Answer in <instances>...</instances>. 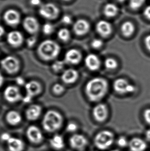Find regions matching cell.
I'll return each mask as SVG.
<instances>
[{"label": "cell", "instance_id": "1", "mask_svg": "<svg viewBox=\"0 0 150 151\" xmlns=\"http://www.w3.org/2000/svg\"><path fill=\"white\" fill-rule=\"evenodd\" d=\"M108 83L104 78H95L89 80L85 86V93L89 100L97 102L103 98L108 92Z\"/></svg>", "mask_w": 150, "mask_h": 151}, {"label": "cell", "instance_id": "2", "mask_svg": "<svg viewBox=\"0 0 150 151\" xmlns=\"http://www.w3.org/2000/svg\"><path fill=\"white\" fill-rule=\"evenodd\" d=\"M60 52V47L52 40H45L40 44L38 48L39 56L45 60L55 59Z\"/></svg>", "mask_w": 150, "mask_h": 151}, {"label": "cell", "instance_id": "3", "mask_svg": "<svg viewBox=\"0 0 150 151\" xmlns=\"http://www.w3.org/2000/svg\"><path fill=\"white\" fill-rule=\"evenodd\" d=\"M63 123L61 114L54 110H50L45 114L43 120V126L45 130L53 132L60 128Z\"/></svg>", "mask_w": 150, "mask_h": 151}, {"label": "cell", "instance_id": "4", "mask_svg": "<svg viewBox=\"0 0 150 151\" xmlns=\"http://www.w3.org/2000/svg\"><path fill=\"white\" fill-rule=\"evenodd\" d=\"M114 136L113 134L109 131L100 132L96 136L94 143L99 149L104 150L110 147L113 143Z\"/></svg>", "mask_w": 150, "mask_h": 151}, {"label": "cell", "instance_id": "5", "mask_svg": "<svg viewBox=\"0 0 150 151\" xmlns=\"http://www.w3.org/2000/svg\"><path fill=\"white\" fill-rule=\"evenodd\" d=\"M39 14L44 18L53 20L58 16L59 9L57 6L52 3L42 4L39 9Z\"/></svg>", "mask_w": 150, "mask_h": 151}, {"label": "cell", "instance_id": "6", "mask_svg": "<svg viewBox=\"0 0 150 151\" xmlns=\"http://www.w3.org/2000/svg\"><path fill=\"white\" fill-rule=\"evenodd\" d=\"M1 65L3 69L9 74L16 73L20 67L18 59L12 56L4 57L1 61Z\"/></svg>", "mask_w": 150, "mask_h": 151}, {"label": "cell", "instance_id": "7", "mask_svg": "<svg viewBox=\"0 0 150 151\" xmlns=\"http://www.w3.org/2000/svg\"><path fill=\"white\" fill-rule=\"evenodd\" d=\"M114 88L116 92L121 93H128L134 92L136 90L135 86L130 84L124 78H118L114 81Z\"/></svg>", "mask_w": 150, "mask_h": 151}, {"label": "cell", "instance_id": "8", "mask_svg": "<svg viewBox=\"0 0 150 151\" xmlns=\"http://www.w3.org/2000/svg\"><path fill=\"white\" fill-rule=\"evenodd\" d=\"M5 99L10 103H15L22 99L20 91L16 86H8L4 92Z\"/></svg>", "mask_w": 150, "mask_h": 151}, {"label": "cell", "instance_id": "9", "mask_svg": "<svg viewBox=\"0 0 150 151\" xmlns=\"http://www.w3.org/2000/svg\"><path fill=\"white\" fill-rule=\"evenodd\" d=\"M69 143L74 149L83 150L87 146L88 141L83 135L75 134L70 138Z\"/></svg>", "mask_w": 150, "mask_h": 151}, {"label": "cell", "instance_id": "10", "mask_svg": "<svg viewBox=\"0 0 150 151\" xmlns=\"http://www.w3.org/2000/svg\"><path fill=\"white\" fill-rule=\"evenodd\" d=\"M3 17L5 22L12 27L16 26L20 22L21 17L19 13L12 9H8L5 12Z\"/></svg>", "mask_w": 150, "mask_h": 151}, {"label": "cell", "instance_id": "11", "mask_svg": "<svg viewBox=\"0 0 150 151\" xmlns=\"http://www.w3.org/2000/svg\"><path fill=\"white\" fill-rule=\"evenodd\" d=\"M93 114L96 120L100 122H104L108 117V108L104 104H98L94 108Z\"/></svg>", "mask_w": 150, "mask_h": 151}, {"label": "cell", "instance_id": "12", "mask_svg": "<svg viewBox=\"0 0 150 151\" xmlns=\"http://www.w3.org/2000/svg\"><path fill=\"white\" fill-rule=\"evenodd\" d=\"M25 29L31 34L37 33L39 29V23L36 19L33 17H27L23 21Z\"/></svg>", "mask_w": 150, "mask_h": 151}, {"label": "cell", "instance_id": "13", "mask_svg": "<svg viewBox=\"0 0 150 151\" xmlns=\"http://www.w3.org/2000/svg\"><path fill=\"white\" fill-rule=\"evenodd\" d=\"M90 25L87 21L79 19L73 25V30L76 34L82 36L86 34L89 31Z\"/></svg>", "mask_w": 150, "mask_h": 151}, {"label": "cell", "instance_id": "14", "mask_svg": "<svg viewBox=\"0 0 150 151\" xmlns=\"http://www.w3.org/2000/svg\"><path fill=\"white\" fill-rule=\"evenodd\" d=\"M82 58L80 51L76 49H71L65 53L64 60L65 63L71 65H76L79 63Z\"/></svg>", "mask_w": 150, "mask_h": 151}, {"label": "cell", "instance_id": "15", "mask_svg": "<svg viewBox=\"0 0 150 151\" xmlns=\"http://www.w3.org/2000/svg\"><path fill=\"white\" fill-rule=\"evenodd\" d=\"M96 31L102 37H108L113 31L112 25L107 21L100 20L96 24Z\"/></svg>", "mask_w": 150, "mask_h": 151}, {"label": "cell", "instance_id": "16", "mask_svg": "<svg viewBox=\"0 0 150 151\" xmlns=\"http://www.w3.org/2000/svg\"><path fill=\"white\" fill-rule=\"evenodd\" d=\"M85 64L89 69L91 71H96L99 69L101 61L97 55L94 54H89L85 57Z\"/></svg>", "mask_w": 150, "mask_h": 151}, {"label": "cell", "instance_id": "17", "mask_svg": "<svg viewBox=\"0 0 150 151\" xmlns=\"http://www.w3.org/2000/svg\"><path fill=\"white\" fill-rule=\"evenodd\" d=\"M27 136L29 140L34 143H39L42 140L43 135L41 131L35 126L29 127L27 130Z\"/></svg>", "mask_w": 150, "mask_h": 151}, {"label": "cell", "instance_id": "18", "mask_svg": "<svg viewBox=\"0 0 150 151\" xmlns=\"http://www.w3.org/2000/svg\"><path fill=\"white\" fill-rule=\"evenodd\" d=\"M8 43L13 47H17L22 45L23 42V36L21 32L13 31L8 33L7 36Z\"/></svg>", "mask_w": 150, "mask_h": 151}, {"label": "cell", "instance_id": "19", "mask_svg": "<svg viewBox=\"0 0 150 151\" xmlns=\"http://www.w3.org/2000/svg\"><path fill=\"white\" fill-rule=\"evenodd\" d=\"M79 74L77 70L74 69H68L63 72L61 79L66 84H73L77 81Z\"/></svg>", "mask_w": 150, "mask_h": 151}, {"label": "cell", "instance_id": "20", "mask_svg": "<svg viewBox=\"0 0 150 151\" xmlns=\"http://www.w3.org/2000/svg\"><path fill=\"white\" fill-rule=\"evenodd\" d=\"M25 88L26 91V94L34 97L40 93L42 90V87L39 83L36 81H31L25 84Z\"/></svg>", "mask_w": 150, "mask_h": 151}, {"label": "cell", "instance_id": "21", "mask_svg": "<svg viewBox=\"0 0 150 151\" xmlns=\"http://www.w3.org/2000/svg\"><path fill=\"white\" fill-rule=\"evenodd\" d=\"M41 111L42 108L39 105L37 104L32 105L27 109L26 112L27 118L29 120H36L40 116Z\"/></svg>", "mask_w": 150, "mask_h": 151}, {"label": "cell", "instance_id": "22", "mask_svg": "<svg viewBox=\"0 0 150 151\" xmlns=\"http://www.w3.org/2000/svg\"><path fill=\"white\" fill-rule=\"evenodd\" d=\"M129 147L131 151H144L146 148V144L139 138H133L129 142Z\"/></svg>", "mask_w": 150, "mask_h": 151}, {"label": "cell", "instance_id": "23", "mask_svg": "<svg viewBox=\"0 0 150 151\" xmlns=\"http://www.w3.org/2000/svg\"><path fill=\"white\" fill-rule=\"evenodd\" d=\"M8 149L9 151H22L24 147V143L21 139L11 137L8 142Z\"/></svg>", "mask_w": 150, "mask_h": 151}, {"label": "cell", "instance_id": "24", "mask_svg": "<svg viewBox=\"0 0 150 151\" xmlns=\"http://www.w3.org/2000/svg\"><path fill=\"white\" fill-rule=\"evenodd\" d=\"M119 8L116 4L109 3L106 4L104 9V14L108 18H113L118 14Z\"/></svg>", "mask_w": 150, "mask_h": 151}, {"label": "cell", "instance_id": "25", "mask_svg": "<svg viewBox=\"0 0 150 151\" xmlns=\"http://www.w3.org/2000/svg\"><path fill=\"white\" fill-rule=\"evenodd\" d=\"M6 120L11 125H16L20 122L22 118L20 114L16 111L11 110L7 114Z\"/></svg>", "mask_w": 150, "mask_h": 151}, {"label": "cell", "instance_id": "26", "mask_svg": "<svg viewBox=\"0 0 150 151\" xmlns=\"http://www.w3.org/2000/svg\"><path fill=\"white\" fill-rule=\"evenodd\" d=\"M135 26L131 21H126L122 24L121 31L122 34L126 37H130L134 33Z\"/></svg>", "mask_w": 150, "mask_h": 151}, {"label": "cell", "instance_id": "27", "mask_svg": "<svg viewBox=\"0 0 150 151\" xmlns=\"http://www.w3.org/2000/svg\"><path fill=\"white\" fill-rule=\"evenodd\" d=\"M51 145L55 149L61 150L64 147L63 138L60 135H56L51 139Z\"/></svg>", "mask_w": 150, "mask_h": 151}, {"label": "cell", "instance_id": "28", "mask_svg": "<svg viewBox=\"0 0 150 151\" xmlns=\"http://www.w3.org/2000/svg\"><path fill=\"white\" fill-rule=\"evenodd\" d=\"M58 36L62 41H67L71 37V33L68 29H61L58 33Z\"/></svg>", "mask_w": 150, "mask_h": 151}, {"label": "cell", "instance_id": "29", "mask_svg": "<svg viewBox=\"0 0 150 151\" xmlns=\"http://www.w3.org/2000/svg\"><path fill=\"white\" fill-rule=\"evenodd\" d=\"M146 0H130L129 6L133 10H137L144 5Z\"/></svg>", "mask_w": 150, "mask_h": 151}, {"label": "cell", "instance_id": "30", "mask_svg": "<svg viewBox=\"0 0 150 151\" xmlns=\"http://www.w3.org/2000/svg\"><path fill=\"white\" fill-rule=\"evenodd\" d=\"M104 65L108 69L114 70L117 67L118 63L114 58H108L104 61Z\"/></svg>", "mask_w": 150, "mask_h": 151}, {"label": "cell", "instance_id": "31", "mask_svg": "<svg viewBox=\"0 0 150 151\" xmlns=\"http://www.w3.org/2000/svg\"><path fill=\"white\" fill-rule=\"evenodd\" d=\"M55 29L54 26L50 23H46L43 25L42 31L45 35H51L54 32Z\"/></svg>", "mask_w": 150, "mask_h": 151}, {"label": "cell", "instance_id": "32", "mask_svg": "<svg viewBox=\"0 0 150 151\" xmlns=\"http://www.w3.org/2000/svg\"><path fill=\"white\" fill-rule=\"evenodd\" d=\"M65 65V62L62 60H56L52 65V69L55 71H60L63 69Z\"/></svg>", "mask_w": 150, "mask_h": 151}, {"label": "cell", "instance_id": "33", "mask_svg": "<svg viewBox=\"0 0 150 151\" xmlns=\"http://www.w3.org/2000/svg\"><path fill=\"white\" fill-rule=\"evenodd\" d=\"M53 91L56 94H61L64 91V87L60 84H56L53 87Z\"/></svg>", "mask_w": 150, "mask_h": 151}, {"label": "cell", "instance_id": "34", "mask_svg": "<svg viewBox=\"0 0 150 151\" xmlns=\"http://www.w3.org/2000/svg\"><path fill=\"white\" fill-rule=\"evenodd\" d=\"M103 44H104L103 41L100 39L96 38L91 41V46L95 49L100 48L103 45Z\"/></svg>", "mask_w": 150, "mask_h": 151}, {"label": "cell", "instance_id": "35", "mask_svg": "<svg viewBox=\"0 0 150 151\" xmlns=\"http://www.w3.org/2000/svg\"><path fill=\"white\" fill-rule=\"evenodd\" d=\"M117 144L120 147H126L128 145V140L126 139V137H120L118 139Z\"/></svg>", "mask_w": 150, "mask_h": 151}, {"label": "cell", "instance_id": "36", "mask_svg": "<svg viewBox=\"0 0 150 151\" xmlns=\"http://www.w3.org/2000/svg\"><path fill=\"white\" fill-rule=\"evenodd\" d=\"M78 129V126L74 122H70L67 124L66 129L67 131L69 132H74L77 130Z\"/></svg>", "mask_w": 150, "mask_h": 151}, {"label": "cell", "instance_id": "37", "mask_svg": "<svg viewBox=\"0 0 150 151\" xmlns=\"http://www.w3.org/2000/svg\"><path fill=\"white\" fill-rule=\"evenodd\" d=\"M36 42H37V37L35 36H31L29 37L27 39V45L29 47H31L35 45Z\"/></svg>", "mask_w": 150, "mask_h": 151}, {"label": "cell", "instance_id": "38", "mask_svg": "<svg viewBox=\"0 0 150 151\" xmlns=\"http://www.w3.org/2000/svg\"><path fill=\"white\" fill-rule=\"evenodd\" d=\"M72 21L73 20L71 16H70L68 14H65L64 16H63L62 18V22L65 24L69 25L71 24Z\"/></svg>", "mask_w": 150, "mask_h": 151}, {"label": "cell", "instance_id": "39", "mask_svg": "<svg viewBox=\"0 0 150 151\" xmlns=\"http://www.w3.org/2000/svg\"><path fill=\"white\" fill-rule=\"evenodd\" d=\"M144 116L146 122L150 125V108L145 110L144 113Z\"/></svg>", "mask_w": 150, "mask_h": 151}, {"label": "cell", "instance_id": "40", "mask_svg": "<svg viewBox=\"0 0 150 151\" xmlns=\"http://www.w3.org/2000/svg\"><path fill=\"white\" fill-rule=\"evenodd\" d=\"M11 138V135L8 133H4L1 136V138L2 139V141H6L7 142Z\"/></svg>", "mask_w": 150, "mask_h": 151}, {"label": "cell", "instance_id": "41", "mask_svg": "<svg viewBox=\"0 0 150 151\" xmlns=\"http://www.w3.org/2000/svg\"><path fill=\"white\" fill-rule=\"evenodd\" d=\"M144 17L150 20V5L146 6L144 10Z\"/></svg>", "mask_w": 150, "mask_h": 151}, {"label": "cell", "instance_id": "42", "mask_svg": "<svg viewBox=\"0 0 150 151\" xmlns=\"http://www.w3.org/2000/svg\"><path fill=\"white\" fill-rule=\"evenodd\" d=\"M16 84L20 86L25 85V84H26V83H25L24 79L22 77H20V76H19L18 78H16Z\"/></svg>", "mask_w": 150, "mask_h": 151}, {"label": "cell", "instance_id": "43", "mask_svg": "<svg viewBox=\"0 0 150 151\" xmlns=\"http://www.w3.org/2000/svg\"><path fill=\"white\" fill-rule=\"evenodd\" d=\"M144 43L146 49L150 52V35L147 36L144 39Z\"/></svg>", "mask_w": 150, "mask_h": 151}, {"label": "cell", "instance_id": "44", "mask_svg": "<svg viewBox=\"0 0 150 151\" xmlns=\"http://www.w3.org/2000/svg\"><path fill=\"white\" fill-rule=\"evenodd\" d=\"M31 4L33 6H41V0H30Z\"/></svg>", "mask_w": 150, "mask_h": 151}, {"label": "cell", "instance_id": "45", "mask_svg": "<svg viewBox=\"0 0 150 151\" xmlns=\"http://www.w3.org/2000/svg\"><path fill=\"white\" fill-rule=\"evenodd\" d=\"M32 99H33L32 96H30L28 94H26L25 96L23 97L22 100L23 101V102L27 103H29L31 102L32 100Z\"/></svg>", "mask_w": 150, "mask_h": 151}, {"label": "cell", "instance_id": "46", "mask_svg": "<svg viewBox=\"0 0 150 151\" xmlns=\"http://www.w3.org/2000/svg\"><path fill=\"white\" fill-rule=\"evenodd\" d=\"M146 137L148 141L150 142V129L147 130L146 133Z\"/></svg>", "mask_w": 150, "mask_h": 151}, {"label": "cell", "instance_id": "47", "mask_svg": "<svg viewBox=\"0 0 150 151\" xmlns=\"http://www.w3.org/2000/svg\"><path fill=\"white\" fill-rule=\"evenodd\" d=\"M5 33V29H4V27L0 25V37H2L3 35H4Z\"/></svg>", "mask_w": 150, "mask_h": 151}, {"label": "cell", "instance_id": "48", "mask_svg": "<svg viewBox=\"0 0 150 151\" xmlns=\"http://www.w3.org/2000/svg\"><path fill=\"white\" fill-rule=\"evenodd\" d=\"M4 77L2 75V73L0 72V87L2 86L4 83Z\"/></svg>", "mask_w": 150, "mask_h": 151}, {"label": "cell", "instance_id": "49", "mask_svg": "<svg viewBox=\"0 0 150 151\" xmlns=\"http://www.w3.org/2000/svg\"><path fill=\"white\" fill-rule=\"evenodd\" d=\"M115 1L118 2H119V3H122V2H124L126 0H115Z\"/></svg>", "mask_w": 150, "mask_h": 151}, {"label": "cell", "instance_id": "50", "mask_svg": "<svg viewBox=\"0 0 150 151\" xmlns=\"http://www.w3.org/2000/svg\"><path fill=\"white\" fill-rule=\"evenodd\" d=\"M119 151V150H118L115 149V150H112V151Z\"/></svg>", "mask_w": 150, "mask_h": 151}, {"label": "cell", "instance_id": "51", "mask_svg": "<svg viewBox=\"0 0 150 151\" xmlns=\"http://www.w3.org/2000/svg\"><path fill=\"white\" fill-rule=\"evenodd\" d=\"M63 1H69L71 0H63Z\"/></svg>", "mask_w": 150, "mask_h": 151}]
</instances>
